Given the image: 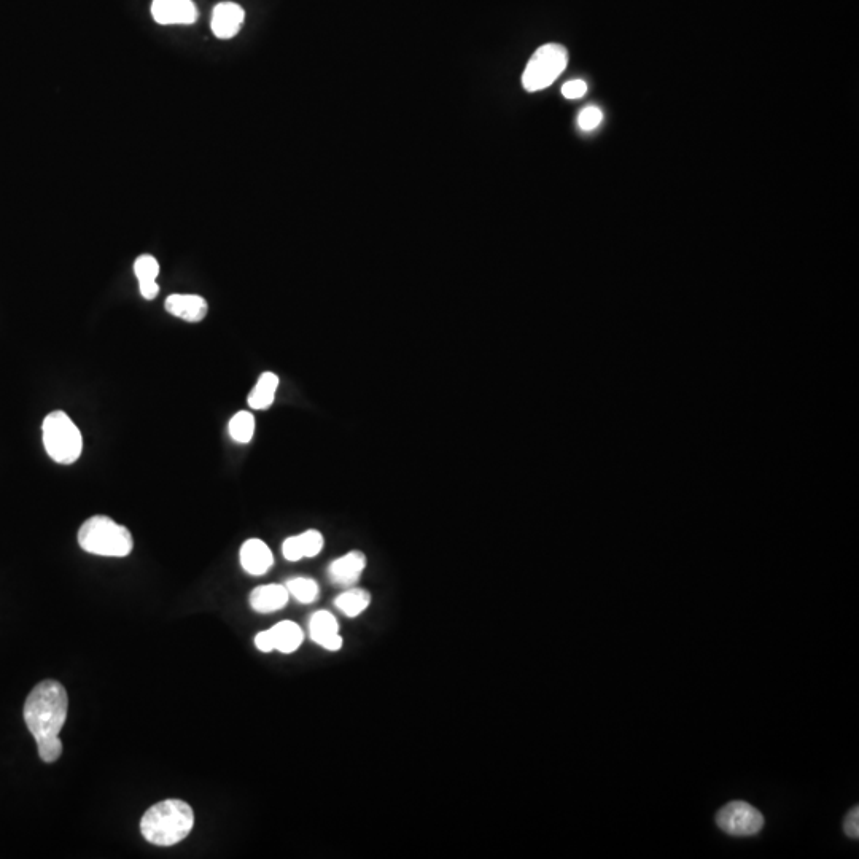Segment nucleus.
<instances>
[{
  "label": "nucleus",
  "instance_id": "obj_6",
  "mask_svg": "<svg viewBox=\"0 0 859 859\" xmlns=\"http://www.w3.org/2000/svg\"><path fill=\"white\" fill-rule=\"evenodd\" d=\"M764 815L745 801H732L716 813V825L729 836H756L764 828Z\"/></svg>",
  "mask_w": 859,
  "mask_h": 859
},
{
  "label": "nucleus",
  "instance_id": "obj_11",
  "mask_svg": "<svg viewBox=\"0 0 859 859\" xmlns=\"http://www.w3.org/2000/svg\"><path fill=\"white\" fill-rule=\"evenodd\" d=\"M365 567V554L360 551H350L331 562L328 567V578L336 586L352 587L362 578Z\"/></svg>",
  "mask_w": 859,
  "mask_h": 859
},
{
  "label": "nucleus",
  "instance_id": "obj_17",
  "mask_svg": "<svg viewBox=\"0 0 859 859\" xmlns=\"http://www.w3.org/2000/svg\"><path fill=\"white\" fill-rule=\"evenodd\" d=\"M277 387H279V378L274 373H263L258 379L257 385L250 392L249 406L257 411H265L271 408L274 400H276Z\"/></svg>",
  "mask_w": 859,
  "mask_h": 859
},
{
  "label": "nucleus",
  "instance_id": "obj_13",
  "mask_svg": "<svg viewBox=\"0 0 859 859\" xmlns=\"http://www.w3.org/2000/svg\"><path fill=\"white\" fill-rule=\"evenodd\" d=\"M239 557H241L242 568L253 576L265 575L274 564L273 552L265 541L258 540V538L245 541L241 552H239Z\"/></svg>",
  "mask_w": 859,
  "mask_h": 859
},
{
  "label": "nucleus",
  "instance_id": "obj_19",
  "mask_svg": "<svg viewBox=\"0 0 859 859\" xmlns=\"http://www.w3.org/2000/svg\"><path fill=\"white\" fill-rule=\"evenodd\" d=\"M228 432L236 443H250L255 435V417L249 411L234 414L228 425Z\"/></svg>",
  "mask_w": 859,
  "mask_h": 859
},
{
  "label": "nucleus",
  "instance_id": "obj_15",
  "mask_svg": "<svg viewBox=\"0 0 859 859\" xmlns=\"http://www.w3.org/2000/svg\"><path fill=\"white\" fill-rule=\"evenodd\" d=\"M288 594L285 584H265L253 589L250 594V607L257 613H273L282 610L288 603Z\"/></svg>",
  "mask_w": 859,
  "mask_h": 859
},
{
  "label": "nucleus",
  "instance_id": "obj_20",
  "mask_svg": "<svg viewBox=\"0 0 859 859\" xmlns=\"http://www.w3.org/2000/svg\"><path fill=\"white\" fill-rule=\"evenodd\" d=\"M288 594L295 597L296 600L304 605L314 603L319 599L320 587L311 578H293L285 584Z\"/></svg>",
  "mask_w": 859,
  "mask_h": 859
},
{
  "label": "nucleus",
  "instance_id": "obj_4",
  "mask_svg": "<svg viewBox=\"0 0 859 859\" xmlns=\"http://www.w3.org/2000/svg\"><path fill=\"white\" fill-rule=\"evenodd\" d=\"M42 436L43 446L51 460L61 465H72L80 459L82 433L64 411H53L43 419Z\"/></svg>",
  "mask_w": 859,
  "mask_h": 859
},
{
  "label": "nucleus",
  "instance_id": "obj_2",
  "mask_svg": "<svg viewBox=\"0 0 859 859\" xmlns=\"http://www.w3.org/2000/svg\"><path fill=\"white\" fill-rule=\"evenodd\" d=\"M195 826V813L187 802L166 799L144 813L140 832L147 842L158 847H172L187 839Z\"/></svg>",
  "mask_w": 859,
  "mask_h": 859
},
{
  "label": "nucleus",
  "instance_id": "obj_5",
  "mask_svg": "<svg viewBox=\"0 0 859 859\" xmlns=\"http://www.w3.org/2000/svg\"><path fill=\"white\" fill-rule=\"evenodd\" d=\"M568 51L560 43H546L533 53L522 74V86L529 93L546 90L564 74Z\"/></svg>",
  "mask_w": 859,
  "mask_h": 859
},
{
  "label": "nucleus",
  "instance_id": "obj_12",
  "mask_svg": "<svg viewBox=\"0 0 859 859\" xmlns=\"http://www.w3.org/2000/svg\"><path fill=\"white\" fill-rule=\"evenodd\" d=\"M164 308L169 314L174 315L177 319L185 320V322L198 323L206 319L207 301L203 296L185 295V293H175L168 296Z\"/></svg>",
  "mask_w": 859,
  "mask_h": 859
},
{
  "label": "nucleus",
  "instance_id": "obj_3",
  "mask_svg": "<svg viewBox=\"0 0 859 859\" xmlns=\"http://www.w3.org/2000/svg\"><path fill=\"white\" fill-rule=\"evenodd\" d=\"M78 545L94 556L126 557L134 548L133 535L109 516H93L78 530Z\"/></svg>",
  "mask_w": 859,
  "mask_h": 859
},
{
  "label": "nucleus",
  "instance_id": "obj_16",
  "mask_svg": "<svg viewBox=\"0 0 859 859\" xmlns=\"http://www.w3.org/2000/svg\"><path fill=\"white\" fill-rule=\"evenodd\" d=\"M134 274L139 280L140 295L145 300H155L160 293V285L156 284V277L160 276V263L153 255H140L134 261Z\"/></svg>",
  "mask_w": 859,
  "mask_h": 859
},
{
  "label": "nucleus",
  "instance_id": "obj_23",
  "mask_svg": "<svg viewBox=\"0 0 859 859\" xmlns=\"http://www.w3.org/2000/svg\"><path fill=\"white\" fill-rule=\"evenodd\" d=\"M844 831L850 839H858L859 837V807H853L848 812L847 818L844 821Z\"/></svg>",
  "mask_w": 859,
  "mask_h": 859
},
{
  "label": "nucleus",
  "instance_id": "obj_1",
  "mask_svg": "<svg viewBox=\"0 0 859 859\" xmlns=\"http://www.w3.org/2000/svg\"><path fill=\"white\" fill-rule=\"evenodd\" d=\"M69 710L66 688L55 680H45L32 689L24 704V723L34 735L39 756L51 764L63 755L59 732L63 729Z\"/></svg>",
  "mask_w": 859,
  "mask_h": 859
},
{
  "label": "nucleus",
  "instance_id": "obj_7",
  "mask_svg": "<svg viewBox=\"0 0 859 859\" xmlns=\"http://www.w3.org/2000/svg\"><path fill=\"white\" fill-rule=\"evenodd\" d=\"M304 634L296 622L282 621L271 629L263 630L255 637V645L263 653L280 651V653H295L303 643Z\"/></svg>",
  "mask_w": 859,
  "mask_h": 859
},
{
  "label": "nucleus",
  "instance_id": "obj_14",
  "mask_svg": "<svg viewBox=\"0 0 859 859\" xmlns=\"http://www.w3.org/2000/svg\"><path fill=\"white\" fill-rule=\"evenodd\" d=\"M323 535L319 530H306L301 535L287 538L282 545V554L290 562L319 556L323 549Z\"/></svg>",
  "mask_w": 859,
  "mask_h": 859
},
{
  "label": "nucleus",
  "instance_id": "obj_10",
  "mask_svg": "<svg viewBox=\"0 0 859 859\" xmlns=\"http://www.w3.org/2000/svg\"><path fill=\"white\" fill-rule=\"evenodd\" d=\"M309 634L312 642L328 651H338L343 648V637L339 635L338 619L330 611H315L309 621Z\"/></svg>",
  "mask_w": 859,
  "mask_h": 859
},
{
  "label": "nucleus",
  "instance_id": "obj_21",
  "mask_svg": "<svg viewBox=\"0 0 859 859\" xmlns=\"http://www.w3.org/2000/svg\"><path fill=\"white\" fill-rule=\"evenodd\" d=\"M603 113L599 107H586L583 112L580 113V117H578V125L583 131H594L597 126L602 123Z\"/></svg>",
  "mask_w": 859,
  "mask_h": 859
},
{
  "label": "nucleus",
  "instance_id": "obj_8",
  "mask_svg": "<svg viewBox=\"0 0 859 859\" xmlns=\"http://www.w3.org/2000/svg\"><path fill=\"white\" fill-rule=\"evenodd\" d=\"M152 16L161 26H174L195 24L199 12L193 0H153Z\"/></svg>",
  "mask_w": 859,
  "mask_h": 859
},
{
  "label": "nucleus",
  "instance_id": "obj_9",
  "mask_svg": "<svg viewBox=\"0 0 859 859\" xmlns=\"http://www.w3.org/2000/svg\"><path fill=\"white\" fill-rule=\"evenodd\" d=\"M245 12L241 5L234 2H220L215 5L210 20V28L217 39L230 40L241 31Z\"/></svg>",
  "mask_w": 859,
  "mask_h": 859
},
{
  "label": "nucleus",
  "instance_id": "obj_22",
  "mask_svg": "<svg viewBox=\"0 0 859 859\" xmlns=\"http://www.w3.org/2000/svg\"><path fill=\"white\" fill-rule=\"evenodd\" d=\"M586 91L587 83L583 82V80H572V82H567L562 86V94H564V98L567 99L583 98Z\"/></svg>",
  "mask_w": 859,
  "mask_h": 859
},
{
  "label": "nucleus",
  "instance_id": "obj_18",
  "mask_svg": "<svg viewBox=\"0 0 859 859\" xmlns=\"http://www.w3.org/2000/svg\"><path fill=\"white\" fill-rule=\"evenodd\" d=\"M370 603V592L354 586L338 595L335 600L336 608L347 618H357V616L362 615L363 611L368 610Z\"/></svg>",
  "mask_w": 859,
  "mask_h": 859
}]
</instances>
